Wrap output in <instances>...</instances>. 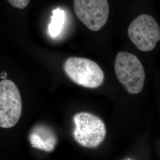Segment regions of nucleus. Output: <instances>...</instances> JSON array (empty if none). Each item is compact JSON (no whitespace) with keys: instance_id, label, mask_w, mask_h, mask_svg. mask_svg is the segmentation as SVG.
<instances>
[{"instance_id":"1","label":"nucleus","mask_w":160,"mask_h":160,"mask_svg":"<svg viewBox=\"0 0 160 160\" xmlns=\"http://www.w3.org/2000/svg\"><path fill=\"white\" fill-rule=\"evenodd\" d=\"M114 71L118 80L129 93L136 94L142 90L145 73L142 63L135 55L119 52L116 57Z\"/></svg>"},{"instance_id":"2","label":"nucleus","mask_w":160,"mask_h":160,"mask_svg":"<svg viewBox=\"0 0 160 160\" xmlns=\"http://www.w3.org/2000/svg\"><path fill=\"white\" fill-rule=\"evenodd\" d=\"M73 122V137L80 145L95 148L103 142L106 135V128L98 116L88 112H80L75 114Z\"/></svg>"},{"instance_id":"3","label":"nucleus","mask_w":160,"mask_h":160,"mask_svg":"<svg viewBox=\"0 0 160 160\" xmlns=\"http://www.w3.org/2000/svg\"><path fill=\"white\" fill-rule=\"evenodd\" d=\"M63 70L70 80L87 88L99 87L104 79L101 67L96 62L85 58H68L64 62Z\"/></svg>"},{"instance_id":"4","label":"nucleus","mask_w":160,"mask_h":160,"mask_svg":"<svg viewBox=\"0 0 160 160\" xmlns=\"http://www.w3.org/2000/svg\"><path fill=\"white\" fill-rule=\"evenodd\" d=\"M130 40L139 51H152L160 40V28L154 18L143 14L135 18L128 30Z\"/></svg>"},{"instance_id":"5","label":"nucleus","mask_w":160,"mask_h":160,"mask_svg":"<svg viewBox=\"0 0 160 160\" xmlns=\"http://www.w3.org/2000/svg\"><path fill=\"white\" fill-rule=\"evenodd\" d=\"M22 112V98L17 86L11 80H2L0 82V126L8 129L15 126Z\"/></svg>"},{"instance_id":"8","label":"nucleus","mask_w":160,"mask_h":160,"mask_svg":"<svg viewBox=\"0 0 160 160\" xmlns=\"http://www.w3.org/2000/svg\"><path fill=\"white\" fill-rule=\"evenodd\" d=\"M12 7L18 9L25 8L30 2V0H7Z\"/></svg>"},{"instance_id":"7","label":"nucleus","mask_w":160,"mask_h":160,"mask_svg":"<svg viewBox=\"0 0 160 160\" xmlns=\"http://www.w3.org/2000/svg\"><path fill=\"white\" fill-rule=\"evenodd\" d=\"M65 22V12L60 8L52 11L51 22L49 25V32L52 38H55L60 34Z\"/></svg>"},{"instance_id":"9","label":"nucleus","mask_w":160,"mask_h":160,"mask_svg":"<svg viewBox=\"0 0 160 160\" xmlns=\"http://www.w3.org/2000/svg\"><path fill=\"white\" fill-rule=\"evenodd\" d=\"M131 160V159H128V160Z\"/></svg>"},{"instance_id":"6","label":"nucleus","mask_w":160,"mask_h":160,"mask_svg":"<svg viewBox=\"0 0 160 160\" xmlns=\"http://www.w3.org/2000/svg\"><path fill=\"white\" fill-rule=\"evenodd\" d=\"M74 9L80 21L93 32L100 30L108 22V0H74Z\"/></svg>"}]
</instances>
